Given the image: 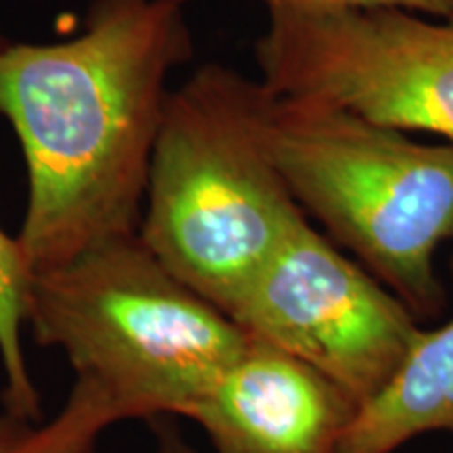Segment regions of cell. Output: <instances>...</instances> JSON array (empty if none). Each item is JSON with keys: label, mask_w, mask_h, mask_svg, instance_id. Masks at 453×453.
Instances as JSON below:
<instances>
[{"label": "cell", "mask_w": 453, "mask_h": 453, "mask_svg": "<svg viewBox=\"0 0 453 453\" xmlns=\"http://www.w3.org/2000/svg\"><path fill=\"white\" fill-rule=\"evenodd\" d=\"M122 422L110 396L82 378L47 422L24 420L4 411L0 416V453H99V439Z\"/></svg>", "instance_id": "obj_9"}, {"label": "cell", "mask_w": 453, "mask_h": 453, "mask_svg": "<svg viewBox=\"0 0 453 453\" xmlns=\"http://www.w3.org/2000/svg\"><path fill=\"white\" fill-rule=\"evenodd\" d=\"M32 271L19 240L0 225V365L4 372V407L15 418L41 420V395L24 349V326Z\"/></svg>", "instance_id": "obj_10"}, {"label": "cell", "mask_w": 453, "mask_h": 453, "mask_svg": "<svg viewBox=\"0 0 453 453\" xmlns=\"http://www.w3.org/2000/svg\"><path fill=\"white\" fill-rule=\"evenodd\" d=\"M254 59L275 97L319 101L453 145V17L396 7L267 9Z\"/></svg>", "instance_id": "obj_5"}, {"label": "cell", "mask_w": 453, "mask_h": 453, "mask_svg": "<svg viewBox=\"0 0 453 453\" xmlns=\"http://www.w3.org/2000/svg\"><path fill=\"white\" fill-rule=\"evenodd\" d=\"M248 336L298 357L364 405L422 330L407 304L307 217L229 313Z\"/></svg>", "instance_id": "obj_6"}, {"label": "cell", "mask_w": 453, "mask_h": 453, "mask_svg": "<svg viewBox=\"0 0 453 453\" xmlns=\"http://www.w3.org/2000/svg\"><path fill=\"white\" fill-rule=\"evenodd\" d=\"M267 143L303 212L418 319H439L449 303L437 257L453 248V145L275 95Z\"/></svg>", "instance_id": "obj_4"}, {"label": "cell", "mask_w": 453, "mask_h": 453, "mask_svg": "<svg viewBox=\"0 0 453 453\" xmlns=\"http://www.w3.org/2000/svg\"><path fill=\"white\" fill-rule=\"evenodd\" d=\"M4 42H7V41H4V38H3V36H0V47H3V44H4Z\"/></svg>", "instance_id": "obj_13"}, {"label": "cell", "mask_w": 453, "mask_h": 453, "mask_svg": "<svg viewBox=\"0 0 453 453\" xmlns=\"http://www.w3.org/2000/svg\"><path fill=\"white\" fill-rule=\"evenodd\" d=\"M434 433L453 437V313L422 326L387 384L357 410L340 453H395Z\"/></svg>", "instance_id": "obj_8"}, {"label": "cell", "mask_w": 453, "mask_h": 453, "mask_svg": "<svg viewBox=\"0 0 453 453\" xmlns=\"http://www.w3.org/2000/svg\"><path fill=\"white\" fill-rule=\"evenodd\" d=\"M26 324L124 420L189 418L246 349L225 311L174 277L139 234L34 273Z\"/></svg>", "instance_id": "obj_3"}, {"label": "cell", "mask_w": 453, "mask_h": 453, "mask_svg": "<svg viewBox=\"0 0 453 453\" xmlns=\"http://www.w3.org/2000/svg\"><path fill=\"white\" fill-rule=\"evenodd\" d=\"M156 434H157L156 453H202L197 451L191 443H187V441L179 434L177 428L170 426V424H166L164 420L156 422Z\"/></svg>", "instance_id": "obj_12"}, {"label": "cell", "mask_w": 453, "mask_h": 453, "mask_svg": "<svg viewBox=\"0 0 453 453\" xmlns=\"http://www.w3.org/2000/svg\"><path fill=\"white\" fill-rule=\"evenodd\" d=\"M273 95L234 67L203 64L168 95L139 237L226 315L307 219L267 143Z\"/></svg>", "instance_id": "obj_2"}, {"label": "cell", "mask_w": 453, "mask_h": 453, "mask_svg": "<svg viewBox=\"0 0 453 453\" xmlns=\"http://www.w3.org/2000/svg\"><path fill=\"white\" fill-rule=\"evenodd\" d=\"M173 3L187 7L194 0H173ZM267 9H303V11H324V9H373V7H396L420 11V13L453 17V0H260Z\"/></svg>", "instance_id": "obj_11"}, {"label": "cell", "mask_w": 453, "mask_h": 453, "mask_svg": "<svg viewBox=\"0 0 453 453\" xmlns=\"http://www.w3.org/2000/svg\"><path fill=\"white\" fill-rule=\"evenodd\" d=\"M357 410L319 370L250 336L187 420L214 453H340Z\"/></svg>", "instance_id": "obj_7"}, {"label": "cell", "mask_w": 453, "mask_h": 453, "mask_svg": "<svg viewBox=\"0 0 453 453\" xmlns=\"http://www.w3.org/2000/svg\"><path fill=\"white\" fill-rule=\"evenodd\" d=\"M194 57L173 0H90L78 34L0 47V118L26 164L32 275L139 234L170 76Z\"/></svg>", "instance_id": "obj_1"}]
</instances>
